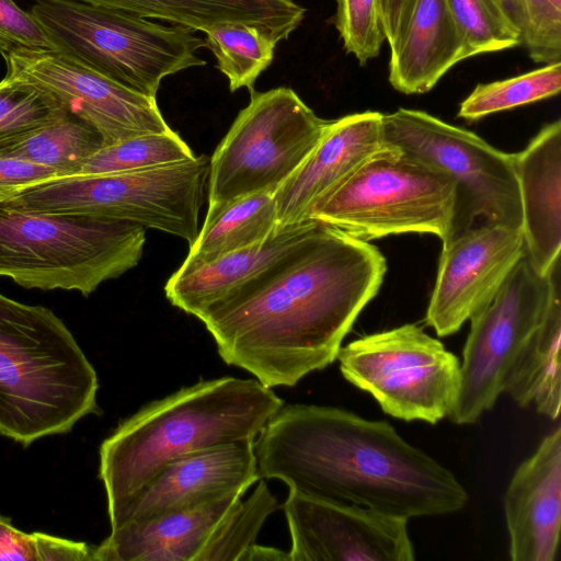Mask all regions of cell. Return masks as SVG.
<instances>
[{"label": "cell", "mask_w": 561, "mask_h": 561, "mask_svg": "<svg viewBox=\"0 0 561 561\" xmlns=\"http://www.w3.org/2000/svg\"><path fill=\"white\" fill-rule=\"evenodd\" d=\"M30 12L58 50L150 98L165 77L206 64L196 54L205 39L184 26L73 1H35Z\"/></svg>", "instance_id": "52a82bcc"}, {"label": "cell", "mask_w": 561, "mask_h": 561, "mask_svg": "<svg viewBox=\"0 0 561 561\" xmlns=\"http://www.w3.org/2000/svg\"><path fill=\"white\" fill-rule=\"evenodd\" d=\"M277 510V499L260 480L250 497L239 500L215 526L195 561H240Z\"/></svg>", "instance_id": "83f0119b"}, {"label": "cell", "mask_w": 561, "mask_h": 561, "mask_svg": "<svg viewBox=\"0 0 561 561\" xmlns=\"http://www.w3.org/2000/svg\"><path fill=\"white\" fill-rule=\"evenodd\" d=\"M561 90V61L529 72L480 83L460 103L458 117L478 121L488 115L546 100Z\"/></svg>", "instance_id": "f1b7e54d"}, {"label": "cell", "mask_w": 561, "mask_h": 561, "mask_svg": "<svg viewBox=\"0 0 561 561\" xmlns=\"http://www.w3.org/2000/svg\"><path fill=\"white\" fill-rule=\"evenodd\" d=\"M336 359L343 377L392 417L436 424L455 405L461 363L416 324L356 339Z\"/></svg>", "instance_id": "8fae6325"}, {"label": "cell", "mask_w": 561, "mask_h": 561, "mask_svg": "<svg viewBox=\"0 0 561 561\" xmlns=\"http://www.w3.org/2000/svg\"><path fill=\"white\" fill-rule=\"evenodd\" d=\"M54 178L60 175L51 168L0 157V203L34 184Z\"/></svg>", "instance_id": "8d00e7d4"}, {"label": "cell", "mask_w": 561, "mask_h": 561, "mask_svg": "<svg viewBox=\"0 0 561 561\" xmlns=\"http://www.w3.org/2000/svg\"><path fill=\"white\" fill-rule=\"evenodd\" d=\"M404 3L405 0H381V14L386 39L391 37Z\"/></svg>", "instance_id": "ab89813d"}, {"label": "cell", "mask_w": 561, "mask_h": 561, "mask_svg": "<svg viewBox=\"0 0 561 561\" xmlns=\"http://www.w3.org/2000/svg\"><path fill=\"white\" fill-rule=\"evenodd\" d=\"M462 45V60L513 48L520 35L493 0H447Z\"/></svg>", "instance_id": "4dcf8cb0"}, {"label": "cell", "mask_w": 561, "mask_h": 561, "mask_svg": "<svg viewBox=\"0 0 561 561\" xmlns=\"http://www.w3.org/2000/svg\"><path fill=\"white\" fill-rule=\"evenodd\" d=\"M104 146L93 126L66 113L47 126L0 141V157L48 167L60 176H73Z\"/></svg>", "instance_id": "484cf974"}, {"label": "cell", "mask_w": 561, "mask_h": 561, "mask_svg": "<svg viewBox=\"0 0 561 561\" xmlns=\"http://www.w3.org/2000/svg\"><path fill=\"white\" fill-rule=\"evenodd\" d=\"M42 1V0H34ZM158 19L193 31L224 23L255 25L277 42L300 25L306 10L295 0H61Z\"/></svg>", "instance_id": "603a6c76"}, {"label": "cell", "mask_w": 561, "mask_h": 561, "mask_svg": "<svg viewBox=\"0 0 561 561\" xmlns=\"http://www.w3.org/2000/svg\"><path fill=\"white\" fill-rule=\"evenodd\" d=\"M210 157L130 172L60 176L34 184L2 206L32 214L128 220L184 239L199 231Z\"/></svg>", "instance_id": "8992f818"}, {"label": "cell", "mask_w": 561, "mask_h": 561, "mask_svg": "<svg viewBox=\"0 0 561 561\" xmlns=\"http://www.w3.org/2000/svg\"><path fill=\"white\" fill-rule=\"evenodd\" d=\"M387 42L389 82L404 94L428 92L462 61L461 39L447 0H405Z\"/></svg>", "instance_id": "d6986e66"}, {"label": "cell", "mask_w": 561, "mask_h": 561, "mask_svg": "<svg viewBox=\"0 0 561 561\" xmlns=\"http://www.w3.org/2000/svg\"><path fill=\"white\" fill-rule=\"evenodd\" d=\"M194 157L190 146L174 130L148 134L102 147L83 162L77 175L138 171Z\"/></svg>", "instance_id": "f546056e"}, {"label": "cell", "mask_w": 561, "mask_h": 561, "mask_svg": "<svg viewBox=\"0 0 561 561\" xmlns=\"http://www.w3.org/2000/svg\"><path fill=\"white\" fill-rule=\"evenodd\" d=\"M284 401L255 378L220 377L183 387L123 420L100 446L99 478L111 529L170 462L216 445L255 440Z\"/></svg>", "instance_id": "3957f363"}, {"label": "cell", "mask_w": 561, "mask_h": 561, "mask_svg": "<svg viewBox=\"0 0 561 561\" xmlns=\"http://www.w3.org/2000/svg\"><path fill=\"white\" fill-rule=\"evenodd\" d=\"M380 2H381V0H380Z\"/></svg>", "instance_id": "60d3db41"}, {"label": "cell", "mask_w": 561, "mask_h": 561, "mask_svg": "<svg viewBox=\"0 0 561 561\" xmlns=\"http://www.w3.org/2000/svg\"><path fill=\"white\" fill-rule=\"evenodd\" d=\"M525 250L523 230L491 224L443 245L426 324L442 337L459 331L491 301Z\"/></svg>", "instance_id": "9a60e30c"}, {"label": "cell", "mask_w": 561, "mask_h": 561, "mask_svg": "<svg viewBox=\"0 0 561 561\" xmlns=\"http://www.w3.org/2000/svg\"><path fill=\"white\" fill-rule=\"evenodd\" d=\"M251 92L210 157L207 215L241 197L276 192L316 148L330 122L290 88Z\"/></svg>", "instance_id": "30bf717a"}, {"label": "cell", "mask_w": 561, "mask_h": 561, "mask_svg": "<svg viewBox=\"0 0 561 561\" xmlns=\"http://www.w3.org/2000/svg\"><path fill=\"white\" fill-rule=\"evenodd\" d=\"M240 561H290V556L289 551L255 543L242 556Z\"/></svg>", "instance_id": "f35d334b"}, {"label": "cell", "mask_w": 561, "mask_h": 561, "mask_svg": "<svg viewBox=\"0 0 561 561\" xmlns=\"http://www.w3.org/2000/svg\"><path fill=\"white\" fill-rule=\"evenodd\" d=\"M318 221L275 230L264 241L231 252L198 267L176 270L164 291L169 301L198 318L206 309L250 282L294 252L312 232Z\"/></svg>", "instance_id": "7402d4cb"}, {"label": "cell", "mask_w": 561, "mask_h": 561, "mask_svg": "<svg viewBox=\"0 0 561 561\" xmlns=\"http://www.w3.org/2000/svg\"><path fill=\"white\" fill-rule=\"evenodd\" d=\"M335 27L344 49L360 65L379 55L386 41L380 0H335Z\"/></svg>", "instance_id": "836d02e7"}, {"label": "cell", "mask_w": 561, "mask_h": 561, "mask_svg": "<svg viewBox=\"0 0 561 561\" xmlns=\"http://www.w3.org/2000/svg\"><path fill=\"white\" fill-rule=\"evenodd\" d=\"M254 453L261 479L408 520L457 513L469 499L454 472L391 424L336 407L284 403Z\"/></svg>", "instance_id": "7a4b0ae2"}, {"label": "cell", "mask_w": 561, "mask_h": 561, "mask_svg": "<svg viewBox=\"0 0 561 561\" xmlns=\"http://www.w3.org/2000/svg\"><path fill=\"white\" fill-rule=\"evenodd\" d=\"M5 61L7 76L39 89L89 123L105 146L172 130L156 98L129 90L60 50L21 51Z\"/></svg>", "instance_id": "4fadbf2b"}, {"label": "cell", "mask_w": 561, "mask_h": 561, "mask_svg": "<svg viewBox=\"0 0 561 561\" xmlns=\"http://www.w3.org/2000/svg\"><path fill=\"white\" fill-rule=\"evenodd\" d=\"M551 289L552 267L540 274L525 250L491 301L471 317L448 415L453 423H476L493 409L517 354L545 316Z\"/></svg>", "instance_id": "7c38bea8"}, {"label": "cell", "mask_w": 561, "mask_h": 561, "mask_svg": "<svg viewBox=\"0 0 561 561\" xmlns=\"http://www.w3.org/2000/svg\"><path fill=\"white\" fill-rule=\"evenodd\" d=\"M0 561H94V547L43 533L27 534L0 515Z\"/></svg>", "instance_id": "d6a6232c"}, {"label": "cell", "mask_w": 561, "mask_h": 561, "mask_svg": "<svg viewBox=\"0 0 561 561\" xmlns=\"http://www.w3.org/2000/svg\"><path fill=\"white\" fill-rule=\"evenodd\" d=\"M560 259L552 266V289L545 316L517 354L504 392L522 408L557 420L561 407Z\"/></svg>", "instance_id": "cb8c5ba5"}, {"label": "cell", "mask_w": 561, "mask_h": 561, "mask_svg": "<svg viewBox=\"0 0 561 561\" xmlns=\"http://www.w3.org/2000/svg\"><path fill=\"white\" fill-rule=\"evenodd\" d=\"M499 7L508 24L520 35L525 30V16L520 0H493Z\"/></svg>", "instance_id": "74e56055"}, {"label": "cell", "mask_w": 561, "mask_h": 561, "mask_svg": "<svg viewBox=\"0 0 561 561\" xmlns=\"http://www.w3.org/2000/svg\"><path fill=\"white\" fill-rule=\"evenodd\" d=\"M243 495L126 522L94 547V561H195L215 526Z\"/></svg>", "instance_id": "44dd1931"}, {"label": "cell", "mask_w": 561, "mask_h": 561, "mask_svg": "<svg viewBox=\"0 0 561 561\" xmlns=\"http://www.w3.org/2000/svg\"><path fill=\"white\" fill-rule=\"evenodd\" d=\"M456 184L439 169L389 147L320 197L309 219L369 241L430 233L446 239Z\"/></svg>", "instance_id": "ba28073f"}, {"label": "cell", "mask_w": 561, "mask_h": 561, "mask_svg": "<svg viewBox=\"0 0 561 561\" xmlns=\"http://www.w3.org/2000/svg\"><path fill=\"white\" fill-rule=\"evenodd\" d=\"M146 229L128 220L32 214L0 204V277L89 296L138 264Z\"/></svg>", "instance_id": "5b68a950"}, {"label": "cell", "mask_w": 561, "mask_h": 561, "mask_svg": "<svg viewBox=\"0 0 561 561\" xmlns=\"http://www.w3.org/2000/svg\"><path fill=\"white\" fill-rule=\"evenodd\" d=\"M290 561H412L408 519L289 490Z\"/></svg>", "instance_id": "5bb4252c"}, {"label": "cell", "mask_w": 561, "mask_h": 561, "mask_svg": "<svg viewBox=\"0 0 561 561\" xmlns=\"http://www.w3.org/2000/svg\"><path fill=\"white\" fill-rule=\"evenodd\" d=\"M277 226L275 192L265 191L231 202L206 215L195 241L178 268L187 271L264 241Z\"/></svg>", "instance_id": "d4e9b609"}, {"label": "cell", "mask_w": 561, "mask_h": 561, "mask_svg": "<svg viewBox=\"0 0 561 561\" xmlns=\"http://www.w3.org/2000/svg\"><path fill=\"white\" fill-rule=\"evenodd\" d=\"M58 50L49 34L30 11L13 0H0V54Z\"/></svg>", "instance_id": "d590c367"}, {"label": "cell", "mask_w": 561, "mask_h": 561, "mask_svg": "<svg viewBox=\"0 0 561 561\" xmlns=\"http://www.w3.org/2000/svg\"><path fill=\"white\" fill-rule=\"evenodd\" d=\"M381 129L387 146L442 170L455 182L453 218L443 245L484 224L523 230L513 153L419 110L382 114Z\"/></svg>", "instance_id": "9c48e42d"}, {"label": "cell", "mask_w": 561, "mask_h": 561, "mask_svg": "<svg viewBox=\"0 0 561 561\" xmlns=\"http://www.w3.org/2000/svg\"><path fill=\"white\" fill-rule=\"evenodd\" d=\"M519 186L526 252L546 275L561 250V122L545 125L513 153Z\"/></svg>", "instance_id": "ffe728a7"}, {"label": "cell", "mask_w": 561, "mask_h": 561, "mask_svg": "<svg viewBox=\"0 0 561 561\" xmlns=\"http://www.w3.org/2000/svg\"><path fill=\"white\" fill-rule=\"evenodd\" d=\"M67 112L48 94L19 79L0 81V141L47 126Z\"/></svg>", "instance_id": "1f68e13d"}, {"label": "cell", "mask_w": 561, "mask_h": 561, "mask_svg": "<svg viewBox=\"0 0 561 561\" xmlns=\"http://www.w3.org/2000/svg\"><path fill=\"white\" fill-rule=\"evenodd\" d=\"M386 272L377 247L318 221L294 252L198 319L226 364L265 387H294L336 360Z\"/></svg>", "instance_id": "6da1fadb"}, {"label": "cell", "mask_w": 561, "mask_h": 561, "mask_svg": "<svg viewBox=\"0 0 561 561\" xmlns=\"http://www.w3.org/2000/svg\"><path fill=\"white\" fill-rule=\"evenodd\" d=\"M260 479L254 440L230 442L195 451L170 462L151 480L133 503L125 523L195 508L230 494H244Z\"/></svg>", "instance_id": "e0dca14e"}, {"label": "cell", "mask_w": 561, "mask_h": 561, "mask_svg": "<svg viewBox=\"0 0 561 561\" xmlns=\"http://www.w3.org/2000/svg\"><path fill=\"white\" fill-rule=\"evenodd\" d=\"M525 30L522 44L538 64L561 61V0H520Z\"/></svg>", "instance_id": "e575fe53"}, {"label": "cell", "mask_w": 561, "mask_h": 561, "mask_svg": "<svg viewBox=\"0 0 561 561\" xmlns=\"http://www.w3.org/2000/svg\"><path fill=\"white\" fill-rule=\"evenodd\" d=\"M98 375L50 309L0 293V434L24 447L100 414Z\"/></svg>", "instance_id": "277c9868"}, {"label": "cell", "mask_w": 561, "mask_h": 561, "mask_svg": "<svg viewBox=\"0 0 561 561\" xmlns=\"http://www.w3.org/2000/svg\"><path fill=\"white\" fill-rule=\"evenodd\" d=\"M513 561H554L561 531V427L515 470L504 495Z\"/></svg>", "instance_id": "ac0fdd59"}, {"label": "cell", "mask_w": 561, "mask_h": 561, "mask_svg": "<svg viewBox=\"0 0 561 561\" xmlns=\"http://www.w3.org/2000/svg\"><path fill=\"white\" fill-rule=\"evenodd\" d=\"M205 46L216 57V67L227 77L229 89L253 90L254 82L272 64L276 39L255 25L224 23L205 30Z\"/></svg>", "instance_id": "4316f807"}, {"label": "cell", "mask_w": 561, "mask_h": 561, "mask_svg": "<svg viewBox=\"0 0 561 561\" xmlns=\"http://www.w3.org/2000/svg\"><path fill=\"white\" fill-rule=\"evenodd\" d=\"M381 124L382 113L373 111L329 122L316 148L275 192L276 230L310 220L320 197L389 148Z\"/></svg>", "instance_id": "2e32d148"}]
</instances>
